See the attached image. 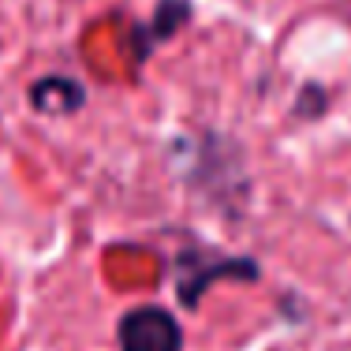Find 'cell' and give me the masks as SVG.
<instances>
[{"mask_svg":"<svg viewBox=\"0 0 351 351\" xmlns=\"http://www.w3.org/2000/svg\"><path fill=\"white\" fill-rule=\"evenodd\" d=\"M217 280H258V265L250 258H221L210 250H187L176 258V291L187 311H195L202 291Z\"/></svg>","mask_w":351,"mask_h":351,"instance_id":"cell-1","label":"cell"},{"mask_svg":"<svg viewBox=\"0 0 351 351\" xmlns=\"http://www.w3.org/2000/svg\"><path fill=\"white\" fill-rule=\"evenodd\" d=\"M123 351H183V329L165 306H135L120 317Z\"/></svg>","mask_w":351,"mask_h":351,"instance_id":"cell-2","label":"cell"},{"mask_svg":"<svg viewBox=\"0 0 351 351\" xmlns=\"http://www.w3.org/2000/svg\"><path fill=\"white\" fill-rule=\"evenodd\" d=\"M187 19H191V4H187V0H161V4H157V12H154V19H149L146 27L135 34V53H138V60H146V56L154 53L157 41L172 38Z\"/></svg>","mask_w":351,"mask_h":351,"instance_id":"cell-3","label":"cell"},{"mask_svg":"<svg viewBox=\"0 0 351 351\" xmlns=\"http://www.w3.org/2000/svg\"><path fill=\"white\" fill-rule=\"evenodd\" d=\"M86 101V90L79 86L75 79H38L34 86H30V105L38 108V112H60L68 116L75 108H82Z\"/></svg>","mask_w":351,"mask_h":351,"instance_id":"cell-4","label":"cell"},{"mask_svg":"<svg viewBox=\"0 0 351 351\" xmlns=\"http://www.w3.org/2000/svg\"><path fill=\"white\" fill-rule=\"evenodd\" d=\"M325 105H329V97H325L322 90H317L314 82H311V86H303V97L295 101V112H299V116H306V120H314V116H322V112H325Z\"/></svg>","mask_w":351,"mask_h":351,"instance_id":"cell-5","label":"cell"}]
</instances>
